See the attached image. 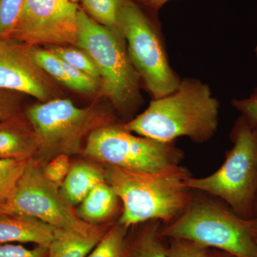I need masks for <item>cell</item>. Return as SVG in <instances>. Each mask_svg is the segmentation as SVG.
I'll list each match as a JSON object with an SVG mask.
<instances>
[{
    "instance_id": "obj_16",
    "label": "cell",
    "mask_w": 257,
    "mask_h": 257,
    "mask_svg": "<svg viewBox=\"0 0 257 257\" xmlns=\"http://www.w3.org/2000/svg\"><path fill=\"white\" fill-rule=\"evenodd\" d=\"M119 204V198L105 181L94 187L75 210L88 224H104L117 213Z\"/></svg>"
},
{
    "instance_id": "obj_2",
    "label": "cell",
    "mask_w": 257,
    "mask_h": 257,
    "mask_svg": "<svg viewBox=\"0 0 257 257\" xmlns=\"http://www.w3.org/2000/svg\"><path fill=\"white\" fill-rule=\"evenodd\" d=\"M105 179L122 205L118 222L131 226L151 221L169 224L192 201L189 171L181 166L155 173L132 172L104 166Z\"/></svg>"
},
{
    "instance_id": "obj_7",
    "label": "cell",
    "mask_w": 257,
    "mask_h": 257,
    "mask_svg": "<svg viewBox=\"0 0 257 257\" xmlns=\"http://www.w3.org/2000/svg\"><path fill=\"white\" fill-rule=\"evenodd\" d=\"M117 29L126 42L128 58L152 98L175 91L182 79L170 64L158 13L135 0H124L117 15Z\"/></svg>"
},
{
    "instance_id": "obj_18",
    "label": "cell",
    "mask_w": 257,
    "mask_h": 257,
    "mask_svg": "<svg viewBox=\"0 0 257 257\" xmlns=\"http://www.w3.org/2000/svg\"><path fill=\"white\" fill-rule=\"evenodd\" d=\"M124 0H81L83 11L96 23L117 29V15Z\"/></svg>"
},
{
    "instance_id": "obj_10",
    "label": "cell",
    "mask_w": 257,
    "mask_h": 257,
    "mask_svg": "<svg viewBox=\"0 0 257 257\" xmlns=\"http://www.w3.org/2000/svg\"><path fill=\"white\" fill-rule=\"evenodd\" d=\"M79 7L70 0H25L10 40L28 46H75Z\"/></svg>"
},
{
    "instance_id": "obj_9",
    "label": "cell",
    "mask_w": 257,
    "mask_h": 257,
    "mask_svg": "<svg viewBox=\"0 0 257 257\" xmlns=\"http://www.w3.org/2000/svg\"><path fill=\"white\" fill-rule=\"evenodd\" d=\"M0 212L25 214L37 218L56 229L77 232L92 231L97 225L88 224L77 216L61 194L60 187L46 178L42 165L29 162L11 195L0 205Z\"/></svg>"
},
{
    "instance_id": "obj_22",
    "label": "cell",
    "mask_w": 257,
    "mask_h": 257,
    "mask_svg": "<svg viewBox=\"0 0 257 257\" xmlns=\"http://www.w3.org/2000/svg\"><path fill=\"white\" fill-rule=\"evenodd\" d=\"M30 161L0 159V205L11 195Z\"/></svg>"
},
{
    "instance_id": "obj_29",
    "label": "cell",
    "mask_w": 257,
    "mask_h": 257,
    "mask_svg": "<svg viewBox=\"0 0 257 257\" xmlns=\"http://www.w3.org/2000/svg\"><path fill=\"white\" fill-rule=\"evenodd\" d=\"M232 105L241 115L257 124V90L244 99H235Z\"/></svg>"
},
{
    "instance_id": "obj_12",
    "label": "cell",
    "mask_w": 257,
    "mask_h": 257,
    "mask_svg": "<svg viewBox=\"0 0 257 257\" xmlns=\"http://www.w3.org/2000/svg\"><path fill=\"white\" fill-rule=\"evenodd\" d=\"M36 134L25 112L0 121V159L29 161L38 152Z\"/></svg>"
},
{
    "instance_id": "obj_13",
    "label": "cell",
    "mask_w": 257,
    "mask_h": 257,
    "mask_svg": "<svg viewBox=\"0 0 257 257\" xmlns=\"http://www.w3.org/2000/svg\"><path fill=\"white\" fill-rule=\"evenodd\" d=\"M55 229L32 216L0 212V244L32 243L48 248Z\"/></svg>"
},
{
    "instance_id": "obj_24",
    "label": "cell",
    "mask_w": 257,
    "mask_h": 257,
    "mask_svg": "<svg viewBox=\"0 0 257 257\" xmlns=\"http://www.w3.org/2000/svg\"><path fill=\"white\" fill-rule=\"evenodd\" d=\"M62 61V65L70 82V89L84 94H97L100 91V82L80 69Z\"/></svg>"
},
{
    "instance_id": "obj_31",
    "label": "cell",
    "mask_w": 257,
    "mask_h": 257,
    "mask_svg": "<svg viewBox=\"0 0 257 257\" xmlns=\"http://www.w3.org/2000/svg\"><path fill=\"white\" fill-rule=\"evenodd\" d=\"M211 257H234L232 256H231L230 254H228V253H224V254H219V256H213Z\"/></svg>"
},
{
    "instance_id": "obj_17",
    "label": "cell",
    "mask_w": 257,
    "mask_h": 257,
    "mask_svg": "<svg viewBox=\"0 0 257 257\" xmlns=\"http://www.w3.org/2000/svg\"><path fill=\"white\" fill-rule=\"evenodd\" d=\"M161 223H145L133 237L126 239L122 257H167V246L161 239Z\"/></svg>"
},
{
    "instance_id": "obj_21",
    "label": "cell",
    "mask_w": 257,
    "mask_h": 257,
    "mask_svg": "<svg viewBox=\"0 0 257 257\" xmlns=\"http://www.w3.org/2000/svg\"><path fill=\"white\" fill-rule=\"evenodd\" d=\"M61 60L76 68L80 69L100 82L98 69L89 55L75 46H47Z\"/></svg>"
},
{
    "instance_id": "obj_25",
    "label": "cell",
    "mask_w": 257,
    "mask_h": 257,
    "mask_svg": "<svg viewBox=\"0 0 257 257\" xmlns=\"http://www.w3.org/2000/svg\"><path fill=\"white\" fill-rule=\"evenodd\" d=\"M167 246V257H211L209 248L194 241L181 239H171Z\"/></svg>"
},
{
    "instance_id": "obj_26",
    "label": "cell",
    "mask_w": 257,
    "mask_h": 257,
    "mask_svg": "<svg viewBox=\"0 0 257 257\" xmlns=\"http://www.w3.org/2000/svg\"><path fill=\"white\" fill-rule=\"evenodd\" d=\"M71 165L68 155H57L42 166V171L50 182L60 188L68 175Z\"/></svg>"
},
{
    "instance_id": "obj_27",
    "label": "cell",
    "mask_w": 257,
    "mask_h": 257,
    "mask_svg": "<svg viewBox=\"0 0 257 257\" xmlns=\"http://www.w3.org/2000/svg\"><path fill=\"white\" fill-rule=\"evenodd\" d=\"M20 94L0 89V121L23 113Z\"/></svg>"
},
{
    "instance_id": "obj_20",
    "label": "cell",
    "mask_w": 257,
    "mask_h": 257,
    "mask_svg": "<svg viewBox=\"0 0 257 257\" xmlns=\"http://www.w3.org/2000/svg\"><path fill=\"white\" fill-rule=\"evenodd\" d=\"M29 53L37 65L56 82L70 89V82L62 65V61L52 51L40 46H28Z\"/></svg>"
},
{
    "instance_id": "obj_3",
    "label": "cell",
    "mask_w": 257,
    "mask_h": 257,
    "mask_svg": "<svg viewBox=\"0 0 257 257\" xmlns=\"http://www.w3.org/2000/svg\"><path fill=\"white\" fill-rule=\"evenodd\" d=\"M75 47L86 52L100 77L99 96L105 98L124 118H130L143 105L141 79L128 58L126 44L118 29L99 25L79 7Z\"/></svg>"
},
{
    "instance_id": "obj_32",
    "label": "cell",
    "mask_w": 257,
    "mask_h": 257,
    "mask_svg": "<svg viewBox=\"0 0 257 257\" xmlns=\"http://www.w3.org/2000/svg\"><path fill=\"white\" fill-rule=\"evenodd\" d=\"M70 1L74 3V4L78 5V3H80L81 0H70Z\"/></svg>"
},
{
    "instance_id": "obj_1",
    "label": "cell",
    "mask_w": 257,
    "mask_h": 257,
    "mask_svg": "<svg viewBox=\"0 0 257 257\" xmlns=\"http://www.w3.org/2000/svg\"><path fill=\"white\" fill-rule=\"evenodd\" d=\"M219 114V101L209 85L198 79L184 78L175 91L152 99L124 126L130 133L163 143L186 137L204 143L217 131Z\"/></svg>"
},
{
    "instance_id": "obj_6",
    "label": "cell",
    "mask_w": 257,
    "mask_h": 257,
    "mask_svg": "<svg viewBox=\"0 0 257 257\" xmlns=\"http://www.w3.org/2000/svg\"><path fill=\"white\" fill-rule=\"evenodd\" d=\"M162 236L194 241L234 257H256L257 218L242 217L227 205L197 199L161 229Z\"/></svg>"
},
{
    "instance_id": "obj_30",
    "label": "cell",
    "mask_w": 257,
    "mask_h": 257,
    "mask_svg": "<svg viewBox=\"0 0 257 257\" xmlns=\"http://www.w3.org/2000/svg\"><path fill=\"white\" fill-rule=\"evenodd\" d=\"M135 1L146 9L154 13H159L161 8L171 0H135Z\"/></svg>"
},
{
    "instance_id": "obj_28",
    "label": "cell",
    "mask_w": 257,
    "mask_h": 257,
    "mask_svg": "<svg viewBox=\"0 0 257 257\" xmlns=\"http://www.w3.org/2000/svg\"><path fill=\"white\" fill-rule=\"evenodd\" d=\"M48 248L37 246L28 248L21 244H0V257H47Z\"/></svg>"
},
{
    "instance_id": "obj_4",
    "label": "cell",
    "mask_w": 257,
    "mask_h": 257,
    "mask_svg": "<svg viewBox=\"0 0 257 257\" xmlns=\"http://www.w3.org/2000/svg\"><path fill=\"white\" fill-rule=\"evenodd\" d=\"M113 110L99 101L79 107L62 97L30 106L25 115L39 145L33 160L44 166L57 155H80L89 134L114 122Z\"/></svg>"
},
{
    "instance_id": "obj_5",
    "label": "cell",
    "mask_w": 257,
    "mask_h": 257,
    "mask_svg": "<svg viewBox=\"0 0 257 257\" xmlns=\"http://www.w3.org/2000/svg\"><path fill=\"white\" fill-rule=\"evenodd\" d=\"M232 147L207 177L187 179L189 188L219 198L242 217H256L257 124L241 115L231 130Z\"/></svg>"
},
{
    "instance_id": "obj_14",
    "label": "cell",
    "mask_w": 257,
    "mask_h": 257,
    "mask_svg": "<svg viewBox=\"0 0 257 257\" xmlns=\"http://www.w3.org/2000/svg\"><path fill=\"white\" fill-rule=\"evenodd\" d=\"M105 181L104 167L89 161H78L71 165L68 175L61 185V194L69 205L74 207L94 187Z\"/></svg>"
},
{
    "instance_id": "obj_34",
    "label": "cell",
    "mask_w": 257,
    "mask_h": 257,
    "mask_svg": "<svg viewBox=\"0 0 257 257\" xmlns=\"http://www.w3.org/2000/svg\"><path fill=\"white\" fill-rule=\"evenodd\" d=\"M256 218H257V212H256ZM256 257H257V241H256Z\"/></svg>"
},
{
    "instance_id": "obj_11",
    "label": "cell",
    "mask_w": 257,
    "mask_h": 257,
    "mask_svg": "<svg viewBox=\"0 0 257 257\" xmlns=\"http://www.w3.org/2000/svg\"><path fill=\"white\" fill-rule=\"evenodd\" d=\"M58 84L37 65L26 45L10 39L0 40V89L45 102L62 97Z\"/></svg>"
},
{
    "instance_id": "obj_23",
    "label": "cell",
    "mask_w": 257,
    "mask_h": 257,
    "mask_svg": "<svg viewBox=\"0 0 257 257\" xmlns=\"http://www.w3.org/2000/svg\"><path fill=\"white\" fill-rule=\"evenodd\" d=\"M25 0H0V40L11 38Z\"/></svg>"
},
{
    "instance_id": "obj_33",
    "label": "cell",
    "mask_w": 257,
    "mask_h": 257,
    "mask_svg": "<svg viewBox=\"0 0 257 257\" xmlns=\"http://www.w3.org/2000/svg\"><path fill=\"white\" fill-rule=\"evenodd\" d=\"M255 53H256V55L257 57V45H256V47H255Z\"/></svg>"
},
{
    "instance_id": "obj_15",
    "label": "cell",
    "mask_w": 257,
    "mask_h": 257,
    "mask_svg": "<svg viewBox=\"0 0 257 257\" xmlns=\"http://www.w3.org/2000/svg\"><path fill=\"white\" fill-rule=\"evenodd\" d=\"M111 224H98L87 234L56 229L48 246L47 257H87L95 247Z\"/></svg>"
},
{
    "instance_id": "obj_19",
    "label": "cell",
    "mask_w": 257,
    "mask_h": 257,
    "mask_svg": "<svg viewBox=\"0 0 257 257\" xmlns=\"http://www.w3.org/2000/svg\"><path fill=\"white\" fill-rule=\"evenodd\" d=\"M128 230L119 222L111 225L87 257H122Z\"/></svg>"
},
{
    "instance_id": "obj_8",
    "label": "cell",
    "mask_w": 257,
    "mask_h": 257,
    "mask_svg": "<svg viewBox=\"0 0 257 257\" xmlns=\"http://www.w3.org/2000/svg\"><path fill=\"white\" fill-rule=\"evenodd\" d=\"M83 158L132 172L155 173L178 166L183 153L173 143L135 135L124 124L105 125L89 134Z\"/></svg>"
}]
</instances>
